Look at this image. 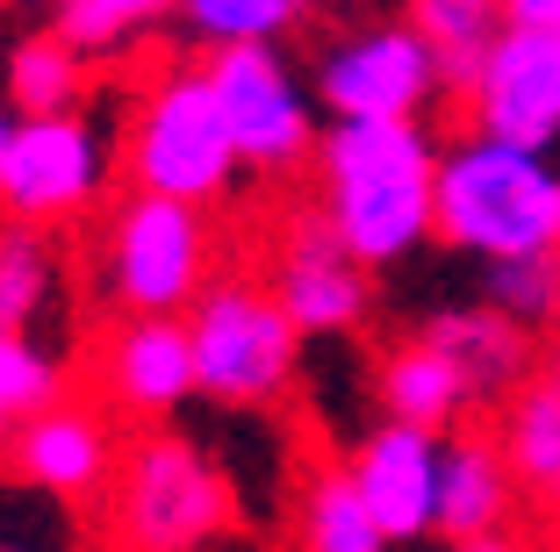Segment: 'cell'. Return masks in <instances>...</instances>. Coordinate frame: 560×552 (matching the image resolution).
<instances>
[{
  "instance_id": "30",
  "label": "cell",
  "mask_w": 560,
  "mask_h": 552,
  "mask_svg": "<svg viewBox=\"0 0 560 552\" xmlns=\"http://www.w3.org/2000/svg\"><path fill=\"white\" fill-rule=\"evenodd\" d=\"M460 552H517L511 538H489V545H460Z\"/></svg>"
},
{
  "instance_id": "24",
  "label": "cell",
  "mask_w": 560,
  "mask_h": 552,
  "mask_svg": "<svg viewBox=\"0 0 560 552\" xmlns=\"http://www.w3.org/2000/svg\"><path fill=\"white\" fill-rule=\"evenodd\" d=\"M159 22H165L159 0H66V8H50V36L72 44L86 66L137 50V36H151Z\"/></svg>"
},
{
  "instance_id": "14",
  "label": "cell",
  "mask_w": 560,
  "mask_h": 552,
  "mask_svg": "<svg viewBox=\"0 0 560 552\" xmlns=\"http://www.w3.org/2000/svg\"><path fill=\"white\" fill-rule=\"evenodd\" d=\"M352 481H360L374 524L388 531V545L439 531V473H445V438L410 431V423H374L352 445Z\"/></svg>"
},
{
  "instance_id": "22",
  "label": "cell",
  "mask_w": 560,
  "mask_h": 552,
  "mask_svg": "<svg viewBox=\"0 0 560 552\" xmlns=\"http://www.w3.org/2000/svg\"><path fill=\"white\" fill-rule=\"evenodd\" d=\"M173 22L209 58H223V50H280V36L302 30L310 8H295V0H187V8H173Z\"/></svg>"
},
{
  "instance_id": "31",
  "label": "cell",
  "mask_w": 560,
  "mask_h": 552,
  "mask_svg": "<svg viewBox=\"0 0 560 552\" xmlns=\"http://www.w3.org/2000/svg\"><path fill=\"white\" fill-rule=\"evenodd\" d=\"M0 552H22V545H0Z\"/></svg>"
},
{
  "instance_id": "3",
  "label": "cell",
  "mask_w": 560,
  "mask_h": 552,
  "mask_svg": "<svg viewBox=\"0 0 560 552\" xmlns=\"http://www.w3.org/2000/svg\"><path fill=\"white\" fill-rule=\"evenodd\" d=\"M237 524L231 473L187 431H144L122 445L108 481V538L116 552H209Z\"/></svg>"
},
{
  "instance_id": "23",
  "label": "cell",
  "mask_w": 560,
  "mask_h": 552,
  "mask_svg": "<svg viewBox=\"0 0 560 552\" xmlns=\"http://www.w3.org/2000/svg\"><path fill=\"white\" fill-rule=\"evenodd\" d=\"M58 302V251L44 230L0 223V338H30Z\"/></svg>"
},
{
  "instance_id": "27",
  "label": "cell",
  "mask_w": 560,
  "mask_h": 552,
  "mask_svg": "<svg viewBox=\"0 0 560 552\" xmlns=\"http://www.w3.org/2000/svg\"><path fill=\"white\" fill-rule=\"evenodd\" d=\"M511 30H560V0H503Z\"/></svg>"
},
{
  "instance_id": "28",
  "label": "cell",
  "mask_w": 560,
  "mask_h": 552,
  "mask_svg": "<svg viewBox=\"0 0 560 552\" xmlns=\"http://www.w3.org/2000/svg\"><path fill=\"white\" fill-rule=\"evenodd\" d=\"M539 388H546V395H560V330L546 338V352H539Z\"/></svg>"
},
{
  "instance_id": "19",
  "label": "cell",
  "mask_w": 560,
  "mask_h": 552,
  "mask_svg": "<svg viewBox=\"0 0 560 552\" xmlns=\"http://www.w3.org/2000/svg\"><path fill=\"white\" fill-rule=\"evenodd\" d=\"M86 80H94V66H86L72 44H58V36H50V22H44V30H30L15 50H8V101H15V122L80 115Z\"/></svg>"
},
{
  "instance_id": "6",
  "label": "cell",
  "mask_w": 560,
  "mask_h": 552,
  "mask_svg": "<svg viewBox=\"0 0 560 552\" xmlns=\"http://www.w3.org/2000/svg\"><path fill=\"white\" fill-rule=\"evenodd\" d=\"M195 338V380L209 402L223 409H266L295 388L302 366V330L288 324V309L273 302V287L259 280H215L187 316Z\"/></svg>"
},
{
  "instance_id": "20",
  "label": "cell",
  "mask_w": 560,
  "mask_h": 552,
  "mask_svg": "<svg viewBox=\"0 0 560 552\" xmlns=\"http://www.w3.org/2000/svg\"><path fill=\"white\" fill-rule=\"evenodd\" d=\"M495 445H503V467H511L517 495L539 509H560V395H546L532 380L503 423H495Z\"/></svg>"
},
{
  "instance_id": "15",
  "label": "cell",
  "mask_w": 560,
  "mask_h": 552,
  "mask_svg": "<svg viewBox=\"0 0 560 552\" xmlns=\"http://www.w3.org/2000/svg\"><path fill=\"white\" fill-rule=\"evenodd\" d=\"M417 338H424L431 352L453 359V374H460V388H467V409L475 402L481 409H511L517 395L539 380V338H525L517 324H503V316L481 309V302L424 316Z\"/></svg>"
},
{
  "instance_id": "12",
  "label": "cell",
  "mask_w": 560,
  "mask_h": 552,
  "mask_svg": "<svg viewBox=\"0 0 560 552\" xmlns=\"http://www.w3.org/2000/svg\"><path fill=\"white\" fill-rule=\"evenodd\" d=\"M0 459H8V473H15V481L80 503V495L108 488V481H116V467H122L116 409H108V402H86V395H58L44 416L22 423L15 445H8Z\"/></svg>"
},
{
  "instance_id": "9",
  "label": "cell",
  "mask_w": 560,
  "mask_h": 552,
  "mask_svg": "<svg viewBox=\"0 0 560 552\" xmlns=\"http://www.w3.org/2000/svg\"><path fill=\"white\" fill-rule=\"evenodd\" d=\"M215 86V108H223V130L237 144L245 173H295L316 158V94L280 50H223V58H201Z\"/></svg>"
},
{
  "instance_id": "8",
  "label": "cell",
  "mask_w": 560,
  "mask_h": 552,
  "mask_svg": "<svg viewBox=\"0 0 560 552\" xmlns=\"http://www.w3.org/2000/svg\"><path fill=\"white\" fill-rule=\"evenodd\" d=\"M122 165V144L94 115H50V122H22L8 165H0V209L22 230H66L86 209H101L108 173Z\"/></svg>"
},
{
  "instance_id": "5",
  "label": "cell",
  "mask_w": 560,
  "mask_h": 552,
  "mask_svg": "<svg viewBox=\"0 0 560 552\" xmlns=\"http://www.w3.org/2000/svg\"><path fill=\"white\" fill-rule=\"evenodd\" d=\"M101 294L122 316H165L187 324L195 302L215 287V230L201 209L159 195H122L101 215Z\"/></svg>"
},
{
  "instance_id": "26",
  "label": "cell",
  "mask_w": 560,
  "mask_h": 552,
  "mask_svg": "<svg viewBox=\"0 0 560 552\" xmlns=\"http://www.w3.org/2000/svg\"><path fill=\"white\" fill-rule=\"evenodd\" d=\"M58 359L44 352L36 338H0V453L15 445V431L30 416H44L58 402Z\"/></svg>"
},
{
  "instance_id": "16",
  "label": "cell",
  "mask_w": 560,
  "mask_h": 552,
  "mask_svg": "<svg viewBox=\"0 0 560 552\" xmlns=\"http://www.w3.org/2000/svg\"><path fill=\"white\" fill-rule=\"evenodd\" d=\"M525 503L503 467V445L495 438H445V473H439V538L460 545H489V538H511V509Z\"/></svg>"
},
{
  "instance_id": "25",
  "label": "cell",
  "mask_w": 560,
  "mask_h": 552,
  "mask_svg": "<svg viewBox=\"0 0 560 552\" xmlns=\"http://www.w3.org/2000/svg\"><path fill=\"white\" fill-rule=\"evenodd\" d=\"M481 309L517 324L525 338H553L560 330V251L553 259H511L481 273Z\"/></svg>"
},
{
  "instance_id": "11",
  "label": "cell",
  "mask_w": 560,
  "mask_h": 552,
  "mask_svg": "<svg viewBox=\"0 0 560 552\" xmlns=\"http://www.w3.org/2000/svg\"><path fill=\"white\" fill-rule=\"evenodd\" d=\"M266 287H273V302L288 309V324H295L302 338H352V330L366 324V302H374L366 266L330 237L316 209L280 230L273 280H266Z\"/></svg>"
},
{
  "instance_id": "1",
  "label": "cell",
  "mask_w": 560,
  "mask_h": 552,
  "mask_svg": "<svg viewBox=\"0 0 560 552\" xmlns=\"http://www.w3.org/2000/svg\"><path fill=\"white\" fill-rule=\"evenodd\" d=\"M439 137L424 122H330L316 144V215L366 273L439 237Z\"/></svg>"
},
{
  "instance_id": "4",
  "label": "cell",
  "mask_w": 560,
  "mask_h": 552,
  "mask_svg": "<svg viewBox=\"0 0 560 552\" xmlns=\"http://www.w3.org/2000/svg\"><path fill=\"white\" fill-rule=\"evenodd\" d=\"M122 173H130V195H159L180 201V209H209V201L231 195L237 144L223 130V108H215L209 66H165L159 80L137 94L130 130H122Z\"/></svg>"
},
{
  "instance_id": "21",
  "label": "cell",
  "mask_w": 560,
  "mask_h": 552,
  "mask_svg": "<svg viewBox=\"0 0 560 552\" xmlns=\"http://www.w3.org/2000/svg\"><path fill=\"white\" fill-rule=\"evenodd\" d=\"M295 538H302V552H388V531L374 524L352 467H316L302 481Z\"/></svg>"
},
{
  "instance_id": "18",
  "label": "cell",
  "mask_w": 560,
  "mask_h": 552,
  "mask_svg": "<svg viewBox=\"0 0 560 552\" xmlns=\"http://www.w3.org/2000/svg\"><path fill=\"white\" fill-rule=\"evenodd\" d=\"M410 22L431 44V58H439V86L453 101H467L481 66H489L495 36H503V8H489V0H417Z\"/></svg>"
},
{
  "instance_id": "7",
  "label": "cell",
  "mask_w": 560,
  "mask_h": 552,
  "mask_svg": "<svg viewBox=\"0 0 560 552\" xmlns=\"http://www.w3.org/2000/svg\"><path fill=\"white\" fill-rule=\"evenodd\" d=\"M310 94L330 122H417L445 86L410 15H366L316 50Z\"/></svg>"
},
{
  "instance_id": "2",
  "label": "cell",
  "mask_w": 560,
  "mask_h": 552,
  "mask_svg": "<svg viewBox=\"0 0 560 552\" xmlns=\"http://www.w3.org/2000/svg\"><path fill=\"white\" fill-rule=\"evenodd\" d=\"M439 244L481 266L553 259L560 251V165L546 151L495 144L481 130L439 151Z\"/></svg>"
},
{
  "instance_id": "17",
  "label": "cell",
  "mask_w": 560,
  "mask_h": 552,
  "mask_svg": "<svg viewBox=\"0 0 560 552\" xmlns=\"http://www.w3.org/2000/svg\"><path fill=\"white\" fill-rule=\"evenodd\" d=\"M374 395H381V423H410V431H431V438H453V416L467 409V388L453 374V359L431 352L424 338L381 352Z\"/></svg>"
},
{
  "instance_id": "29",
  "label": "cell",
  "mask_w": 560,
  "mask_h": 552,
  "mask_svg": "<svg viewBox=\"0 0 560 552\" xmlns=\"http://www.w3.org/2000/svg\"><path fill=\"white\" fill-rule=\"evenodd\" d=\"M15 130H22V122H15L8 108H0V165H8V144H15Z\"/></svg>"
},
{
  "instance_id": "10",
  "label": "cell",
  "mask_w": 560,
  "mask_h": 552,
  "mask_svg": "<svg viewBox=\"0 0 560 552\" xmlns=\"http://www.w3.org/2000/svg\"><path fill=\"white\" fill-rule=\"evenodd\" d=\"M467 130L495 137L517 151H553L560 144V30H511L495 36L475 94L460 101Z\"/></svg>"
},
{
  "instance_id": "13",
  "label": "cell",
  "mask_w": 560,
  "mask_h": 552,
  "mask_svg": "<svg viewBox=\"0 0 560 552\" xmlns=\"http://www.w3.org/2000/svg\"><path fill=\"white\" fill-rule=\"evenodd\" d=\"M94 380L116 416H137L151 431H165V416L201 395L195 338H187V324H165V316H116V330L101 338Z\"/></svg>"
}]
</instances>
